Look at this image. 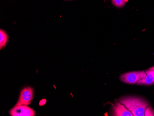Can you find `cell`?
I'll return each instance as SVG.
<instances>
[{
  "label": "cell",
  "instance_id": "6da1fadb",
  "mask_svg": "<svg viewBox=\"0 0 154 116\" xmlns=\"http://www.w3.org/2000/svg\"><path fill=\"white\" fill-rule=\"evenodd\" d=\"M134 116H144L145 111L150 105L147 101L142 98L135 96L123 97L119 100Z\"/></svg>",
  "mask_w": 154,
  "mask_h": 116
},
{
  "label": "cell",
  "instance_id": "7a4b0ae2",
  "mask_svg": "<svg viewBox=\"0 0 154 116\" xmlns=\"http://www.w3.org/2000/svg\"><path fill=\"white\" fill-rule=\"evenodd\" d=\"M146 76L145 71L129 72L121 74L120 79L121 81L129 84H135Z\"/></svg>",
  "mask_w": 154,
  "mask_h": 116
},
{
  "label": "cell",
  "instance_id": "3957f363",
  "mask_svg": "<svg viewBox=\"0 0 154 116\" xmlns=\"http://www.w3.org/2000/svg\"><path fill=\"white\" fill-rule=\"evenodd\" d=\"M9 114L11 116H34L36 112L28 105H15L10 110Z\"/></svg>",
  "mask_w": 154,
  "mask_h": 116
},
{
  "label": "cell",
  "instance_id": "277c9868",
  "mask_svg": "<svg viewBox=\"0 0 154 116\" xmlns=\"http://www.w3.org/2000/svg\"><path fill=\"white\" fill-rule=\"evenodd\" d=\"M33 98V90L31 87L24 88L20 94L16 105H29L31 104Z\"/></svg>",
  "mask_w": 154,
  "mask_h": 116
},
{
  "label": "cell",
  "instance_id": "5b68a950",
  "mask_svg": "<svg viewBox=\"0 0 154 116\" xmlns=\"http://www.w3.org/2000/svg\"><path fill=\"white\" fill-rule=\"evenodd\" d=\"M113 109V116H134L128 109L119 101L116 102Z\"/></svg>",
  "mask_w": 154,
  "mask_h": 116
},
{
  "label": "cell",
  "instance_id": "8992f818",
  "mask_svg": "<svg viewBox=\"0 0 154 116\" xmlns=\"http://www.w3.org/2000/svg\"><path fill=\"white\" fill-rule=\"evenodd\" d=\"M146 76L141 80H139L136 84L140 85L150 86L154 84V71L149 69L145 71Z\"/></svg>",
  "mask_w": 154,
  "mask_h": 116
},
{
  "label": "cell",
  "instance_id": "52a82bcc",
  "mask_svg": "<svg viewBox=\"0 0 154 116\" xmlns=\"http://www.w3.org/2000/svg\"><path fill=\"white\" fill-rule=\"evenodd\" d=\"M8 41V36L7 33L1 29L0 31V48L2 49L6 46Z\"/></svg>",
  "mask_w": 154,
  "mask_h": 116
},
{
  "label": "cell",
  "instance_id": "ba28073f",
  "mask_svg": "<svg viewBox=\"0 0 154 116\" xmlns=\"http://www.w3.org/2000/svg\"><path fill=\"white\" fill-rule=\"evenodd\" d=\"M128 0H112V2L114 6L117 8H122Z\"/></svg>",
  "mask_w": 154,
  "mask_h": 116
},
{
  "label": "cell",
  "instance_id": "9c48e42d",
  "mask_svg": "<svg viewBox=\"0 0 154 116\" xmlns=\"http://www.w3.org/2000/svg\"><path fill=\"white\" fill-rule=\"evenodd\" d=\"M144 116H154V110L150 106L146 109Z\"/></svg>",
  "mask_w": 154,
  "mask_h": 116
},
{
  "label": "cell",
  "instance_id": "30bf717a",
  "mask_svg": "<svg viewBox=\"0 0 154 116\" xmlns=\"http://www.w3.org/2000/svg\"><path fill=\"white\" fill-rule=\"evenodd\" d=\"M46 101L45 99H43V100H41V101L39 103V105H44L46 103Z\"/></svg>",
  "mask_w": 154,
  "mask_h": 116
},
{
  "label": "cell",
  "instance_id": "8fae6325",
  "mask_svg": "<svg viewBox=\"0 0 154 116\" xmlns=\"http://www.w3.org/2000/svg\"><path fill=\"white\" fill-rule=\"evenodd\" d=\"M149 69H151V70H153V71H154V66L152 67L149 68Z\"/></svg>",
  "mask_w": 154,
  "mask_h": 116
},
{
  "label": "cell",
  "instance_id": "7c38bea8",
  "mask_svg": "<svg viewBox=\"0 0 154 116\" xmlns=\"http://www.w3.org/2000/svg\"><path fill=\"white\" fill-rule=\"evenodd\" d=\"M68 1H70V0H68Z\"/></svg>",
  "mask_w": 154,
  "mask_h": 116
}]
</instances>
